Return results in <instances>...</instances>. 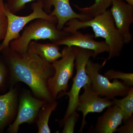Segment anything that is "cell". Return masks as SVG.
Returning <instances> with one entry per match:
<instances>
[{
    "mask_svg": "<svg viewBox=\"0 0 133 133\" xmlns=\"http://www.w3.org/2000/svg\"><path fill=\"white\" fill-rule=\"evenodd\" d=\"M28 51L35 53L44 62L51 64L62 56L59 45L54 42L42 44L31 41Z\"/></svg>",
    "mask_w": 133,
    "mask_h": 133,
    "instance_id": "obj_15",
    "label": "cell"
},
{
    "mask_svg": "<svg viewBox=\"0 0 133 133\" xmlns=\"http://www.w3.org/2000/svg\"><path fill=\"white\" fill-rule=\"evenodd\" d=\"M112 0H95V3L90 6L81 8L77 5L74 6L81 14L93 18L104 13L112 5Z\"/></svg>",
    "mask_w": 133,
    "mask_h": 133,
    "instance_id": "obj_17",
    "label": "cell"
},
{
    "mask_svg": "<svg viewBox=\"0 0 133 133\" xmlns=\"http://www.w3.org/2000/svg\"><path fill=\"white\" fill-rule=\"evenodd\" d=\"M14 81L23 82L37 97L48 102L55 101L50 94L48 79L55 74L52 64L44 62L33 52L13 51L9 47L3 50Z\"/></svg>",
    "mask_w": 133,
    "mask_h": 133,
    "instance_id": "obj_1",
    "label": "cell"
},
{
    "mask_svg": "<svg viewBox=\"0 0 133 133\" xmlns=\"http://www.w3.org/2000/svg\"><path fill=\"white\" fill-rule=\"evenodd\" d=\"M16 104L17 92L15 89H11L6 94L0 95V132L12 119Z\"/></svg>",
    "mask_w": 133,
    "mask_h": 133,
    "instance_id": "obj_14",
    "label": "cell"
},
{
    "mask_svg": "<svg viewBox=\"0 0 133 133\" xmlns=\"http://www.w3.org/2000/svg\"><path fill=\"white\" fill-rule=\"evenodd\" d=\"M75 66L76 73L73 79V83L70 90L62 94V95L69 97L68 107L62 120L64 124L67 118L72 112L76 111L78 104L79 92L81 88L85 85L91 84L90 77L86 72L85 68L88 60L93 56L94 52L91 50L76 47Z\"/></svg>",
    "mask_w": 133,
    "mask_h": 133,
    "instance_id": "obj_7",
    "label": "cell"
},
{
    "mask_svg": "<svg viewBox=\"0 0 133 133\" xmlns=\"http://www.w3.org/2000/svg\"><path fill=\"white\" fill-rule=\"evenodd\" d=\"M123 125L118 127L116 132L119 133H133V116L129 118Z\"/></svg>",
    "mask_w": 133,
    "mask_h": 133,
    "instance_id": "obj_23",
    "label": "cell"
},
{
    "mask_svg": "<svg viewBox=\"0 0 133 133\" xmlns=\"http://www.w3.org/2000/svg\"><path fill=\"white\" fill-rule=\"evenodd\" d=\"M56 24L43 19H36L29 23L23 29L21 35L9 44L10 50L19 53H24L28 51L31 41L40 40H50L57 43L70 33L57 29Z\"/></svg>",
    "mask_w": 133,
    "mask_h": 133,
    "instance_id": "obj_3",
    "label": "cell"
},
{
    "mask_svg": "<svg viewBox=\"0 0 133 133\" xmlns=\"http://www.w3.org/2000/svg\"><path fill=\"white\" fill-rule=\"evenodd\" d=\"M32 12L25 16L17 15L10 12L5 6L4 13L7 18L8 28L6 35L0 44V52L9 47L11 41L20 37V32L27 24L36 19H43L57 24V20L54 16L45 12L43 8V0H37L31 5Z\"/></svg>",
    "mask_w": 133,
    "mask_h": 133,
    "instance_id": "obj_5",
    "label": "cell"
},
{
    "mask_svg": "<svg viewBox=\"0 0 133 133\" xmlns=\"http://www.w3.org/2000/svg\"><path fill=\"white\" fill-rule=\"evenodd\" d=\"M65 25L66 26L63 30L67 33H71L80 29L90 27L94 32V38H104L110 49L107 60L120 55L125 43L121 35L116 28L109 10L85 21L78 19H71Z\"/></svg>",
    "mask_w": 133,
    "mask_h": 133,
    "instance_id": "obj_2",
    "label": "cell"
},
{
    "mask_svg": "<svg viewBox=\"0 0 133 133\" xmlns=\"http://www.w3.org/2000/svg\"><path fill=\"white\" fill-rule=\"evenodd\" d=\"M114 104L119 108L124 114V122L130 118L133 113V88L131 87L127 94L121 99H112Z\"/></svg>",
    "mask_w": 133,
    "mask_h": 133,
    "instance_id": "obj_18",
    "label": "cell"
},
{
    "mask_svg": "<svg viewBox=\"0 0 133 133\" xmlns=\"http://www.w3.org/2000/svg\"><path fill=\"white\" fill-rule=\"evenodd\" d=\"M124 115L121 109L113 104L107 107L106 111L98 118L94 132L113 133L122 123Z\"/></svg>",
    "mask_w": 133,
    "mask_h": 133,
    "instance_id": "obj_13",
    "label": "cell"
},
{
    "mask_svg": "<svg viewBox=\"0 0 133 133\" xmlns=\"http://www.w3.org/2000/svg\"><path fill=\"white\" fill-rule=\"evenodd\" d=\"M6 75V70L5 65L0 62V88L4 84Z\"/></svg>",
    "mask_w": 133,
    "mask_h": 133,
    "instance_id": "obj_24",
    "label": "cell"
},
{
    "mask_svg": "<svg viewBox=\"0 0 133 133\" xmlns=\"http://www.w3.org/2000/svg\"><path fill=\"white\" fill-rule=\"evenodd\" d=\"M8 28L7 18L4 12L0 10V42L6 35Z\"/></svg>",
    "mask_w": 133,
    "mask_h": 133,
    "instance_id": "obj_22",
    "label": "cell"
},
{
    "mask_svg": "<svg viewBox=\"0 0 133 133\" xmlns=\"http://www.w3.org/2000/svg\"><path fill=\"white\" fill-rule=\"evenodd\" d=\"M104 76L109 80L112 79H121L127 85L132 87L133 74L132 73H126L111 69L106 72Z\"/></svg>",
    "mask_w": 133,
    "mask_h": 133,
    "instance_id": "obj_19",
    "label": "cell"
},
{
    "mask_svg": "<svg viewBox=\"0 0 133 133\" xmlns=\"http://www.w3.org/2000/svg\"><path fill=\"white\" fill-rule=\"evenodd\" d=\"M84 92L79 97L76 111L83 113V117L79 132H82L87 124L85 118L89 113L101 112L107 108L114 104L112 100L100 97L92 88L90 84L83 87Z\"/></svg>",
    "mask_w": 133,
    "mask_h": 133,
    "instance_id": "obj_8",
    "label": "cell"
},
{
    "mask_svg": "<svg viewBox=\"0 0 133 133\" xmlns=\"http://www.w3.org/2000/svg\"><path fill=\"white\" fill-rule=\"evenodd\" d=\"M34 0H8L7 3L5 4V6L10 12L16 14L25 8L27 3Z\"/></svg>",
    "mask_w": 133,
    "mask_h": 133,
    "instance_id": "obj_20",
    "label": "cell"
},
{
    "mask_svg": "<svg viewBox=\"0 0 133 133\" xmlns=\"http://www.w3.org/2000/svg\"><path fill=\"white\" fill-rule=\"evenodd\" d=\"M126 1L128 4L133 6V0H124Z\"/></svg>",
    "mask_w": 133,
    "mask_h": 133,
    "instance_id": "obj_26",
    "label": "cell"
},
{
    "mask_svg": "<svg viewBox=\"0 0 133 133\" xmlns=\"http://www.w3.org/2000/svg\"><path fill=\"white\" fill-rule=\"evenodd\" d=\"M46 102L45 101L33 97L28 91L24 92L20 98L16 119L13 124L10 126L8 131L10 133H17L21 124L32 123L39 110Z\"/></svg>",
    "mask_w": 133,
    "mask_h": 133,
    "instance_id": "obj_9",
    "label": "cell"
},
{
    "mask_svg": "<svg viewBox=\"0 0 133 133\" xmlns=\"http://www.w3.org/2000/svg\"><path fill=\"white\" fill-rule=\"evenodd\" d=\"M112 5L110 10L115 26L125 44L129 43L133 39L130 27L133 23V6L122 0H112Z\"/></svg>",
    "mask_w": 133,
    "mask_h": 133,
    "instance_id": "obj_11",
    "label": "cell"
},
{
    "mask_svg": "<svg viewBox=\"0 0 133 133\" xmlns=\"http://www.w3.org/2000/svg\"><path fill=\"white\" fill-rule=\"evenodd\" d=\"M43 8L46 13L54 16L57 20V27L62 30L66 23L73 19L81 21H88L92 17L74 12L70 5L69 0H43Z\"/></svg>",
    "mask_w": 133,
    "mask_h": 133,
    "instance_id": "obj_10",
    "label": "cell"
},
{
    "mask_svg": "<svg viewBox=\"0 0 133 133\" xmlns=\"http://www.w3.org/2000/svg\"><path fill=\"white\" fill-rule=\"evenodd\" d=\"M57 105V102H46L42 107L39 114L37 122L38 133H50L51 132L49 126V120L51 115L55 111Z\"/></svg>",
    "mask_w": 133,
    "mask_h": 133,
    "instance_id": "obj_16",
    "label": "cell"
},
{
    "mask_svg": "<svg viewBox=\"0 0 133 133\" xmlns=\"http://www.w3.org/2000/svg\"><path fill=\"white\" fill-rule=\"evenodd\" d=\"M5 9V4L3 3V0H0V10L4 12Z\"/></svg>",
    "mask_w": 133,
    "mask_h": 133,
    "instance_id": "obj_25",
    "label": "cell"
},
{
    "mask_svg": "<svg viewBox=\"0 0 133 133\" xmlns=\"http://www.w3.org/2000/svg\"><path fill=\"white\" fill-rule=\"evenodd\" d=\"M79 115L76 111L72 112L67 118L64 123V127L62 131L63 133H73L75 126L78 119Z\"/></svg>",
    "mask_w": 133,
    "mask_h": 133,
    "instance_id": "obj_21",
    "label": "cell"
},
{
    "mask_svg": "<svg viewBox=\"0 0 133 133\" xmlns=\"http://www.w3.org/2000/svg\"><path fill=\"white\" fill-rule=\"evenodd\" d=\"M92 34H83L78 31L70 33L61 41L56 43L59 45L67 47L74 46L91 50L94 52L93 57H96L101 53L109 52V48L105 41L99 42L94 39Z\"/></svg>",
    "mask_w": 133,
    "mask_h": 133,
    "instance_id": "obj_12",
    "label": "cell"
},
{
    "mask_svg": "<svg viewBox=\"0 0 133 133\" xmlns=\"http://www.w3.org/2000/svg\"><path fill=\"white\" fill-rule=\"evenodd\" d=\"M61 52V59L51 64L55 69V74L48 81L49 91L55 101L58 94L65 92L69 88L68 83L74 73L76 47L65 46Z\"/></svg>",
    "mask_w": 133,
    "mask_h": 133,
    "instance_id": "obj_4",
    "label": "cell"
},
{
    "mask_svg": "<svg viewBox=\"0 0 133 133\" xmlns=\"http://www.w3.org/2000/svg\"><path fill=\"white\" fill-rule=\"evenodd\" d=\"M105 60L102 64L88 60L85 68L86 72L90 77L91 85L93 91L101 97L113 99L117 96L125 97L131 87L123 82L115 79L111 82L104 76L99 73V71L105 64Z\"/></svg>",
    "mask_w": 133,
    "mask_h": 133,
    "instance_id": "obj_6",
    "label": "cell"
}]
</instances>
